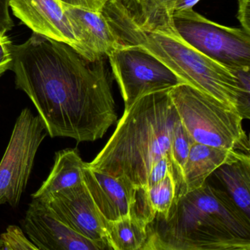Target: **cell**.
I'll return each mask as SVG.
<instances>
[{"mask_svg": "<svg viewBox=\"0 0 250 250\" xmlns=\"http://www.w3.org/2000/svg\"><path fill=\"white\" fill-rule=\"evenodd\" d=\"M17 87L26 93L50 137L102 138L118 120L103 59L89 62L65 43L33 33L12 44Z\"/></svg>", "mask_w": 250, "mask_h": 250, "instance_id": "1", "label": "cell"}, {"mask_svg": "<svg viewBox=\"0 0 250 250\" xmlns=\"http://www.w3.org/2000/svg\"><path fill=\"white\" fill-rule=\"evenodd\" d=\"M103 13L122 43L146 51L184 83L250 119V96L243 92L235 73L187 43L175 29L172 14L158 10L135 18L117 0H109Z\"/></svg>", "mask_w": 250, "mask_h": 250, "instance_id": "2", "label": "cell"}, {"mask_svg": "<svg viewBox=\"0 0 250 250\" xmlns=\"http://www.w3.org/2000/svg\"><path fill=\"white\" fill-rule=\"evenodd\" d=\"M250 250V219L207 180L175 197L167 216L156 213L142 250Z\"/></svg>", "mask_w": 250, "mask_h": 250, "instance_id": "3", "label": "cell"}, {"mask_svg": "<svg viewBox=\"0 0 250 250\" xmlns=\"http://www.w3.org/2000/svg\"><path fill=\"white\" fill-rule=\"evenodd\" d=\"M169 90L143 95L125 109L112 137L87 165L134 187H146L155 162L164 156L172 162L171 140L180 118Z\"/></svg>", "mask_w": 250, "mask_h": 250, "instance_id": "4", "label": "cell"}, {"mask_svg": "<svg viewBox=\"0 0 250 250\" xmlns=\"http://www.w3.org/2000/svg\"><path fill=\"white\" fill-rule=\"evenodd\" d=\"M180 121L194 143L250 154L241 115L220 101L187 84L169 90Z\"/></svg>", "mask_w": 250, "mask_h": 250, "instance_id": "5", "label": "cell"}, {"mask_svg": "<svg viewBox=\"0 0 250 250\" xmlns=\"http://www.w3.org/2000/svg\"><path fill=\"white\" fill-rule=\"evenodd\" d=\"M180 36L194 49L231 71L250 69V34L221 25L193 8L172 14Z\"/></svg>", "mask_w": 250, "mask_h": 250, "instance_id": "6", "label": "cell"}, {"mask_svg": "<svg viewBox=\"0 0 250 250\" xmlns=\"http://www.w3.org/2000/svg\"><path fill=\"white\" fill-rule=\"evenodd\" d=\"M39 115L21 110L0 162V205L17 207L28 184L38 150L47 136Z\"/></svg>", "mask_w": 250, "mask_h": 250, "instance_id": "7", "label": "cell"}, {"mask_svg": "<svg viewBox=\"0 0 250 250\" xmlns=\"http://www.w3.org/2000/svg\"><path fill=\"white\" fill-rule=\"evenodd\" d=\"M107 58L125 109L143 95L185 83L153 55L131 45L123 43Z\"/></svg>", "mask_w": 250, "mask_h": 250, "instance_id": "8", "label": "cell"}, {"mask_svg": "<svg viewBox=\"0 0 250 250\" xmlns=\"http://www.w3.org/2000/svg\"><path fill=\"white\" fill-rule=\"evenodd\" d=\"M83 181L106 221L117 220L132 213L148 224L156 215L145 187H134L122 178L92 169L87 162Z\"/></svg>", "mask_w": 250, "mask_h": 250, "instance_id": "9", "label": "cell"}, {"mask_svg": "<svg viewBox=\"0 0 250 250\" xmlns=\"http://www.w3.org/2000/svg\"><path fill=\"white\" fill-rule=\"evenodd\" d=\"M41 202L75 232L110 250L107 241V221L95 204L84 181Z\"/></svg>", "mask_w": 250, "mask_h": 250, "instance_id": "10", "label": "cell"}, {"mask_svg": "<svg viewBox=\"0 0 250 250\" xmlns=\"http://www.w3.org/2000/svg\"><path fill=\"white\" fill-rule=\"evenodd\" d=\"M22 226L39 250H107L103 244L75 232L39 200L29 205Z\"/></svg>", "mask_w": 250, "mask_h": 250, "instance_id": "11", "label": "cell"}, {"mask_svg": "<svg viewBox=\"0 0 250 250\" xmlns=\"http://www.w3.org/2000/svg\"><path fill=\"white\" fill-rule=\"evenodd\" d=\"M9 7L14 15L33 33L65 43L89 61L87 52L77 38L61 1L9 0Z\"/></svg>", "mask_w": 250, "mask_h": 250, "instance_id": "12", "label": "cell"}, {"mask_svg": "<svg viewBox=\"0 0 250 250\" xmlns=\"http://www.w3.org/2000/svg\"><path fill=\"white\" fill-rule=\"evenodd\" d=\"M63 8L90 62L103 59L123 44L103 11H90L65 3Z\"/></svg>", "mask_w": 250, "mask_h": 250, "instance_id": "13", "label": "cell"}, {"mask_svg": "<svg viewBox=\"0 0 250 250\" xmlns=\"http://www.w3.org/2000/svg\"><path fill=\"white\" fill-rule=\"evenodd\" d=\"M246 154L194 143L184 168L182 190L177 197L201 187L221 165L241 159Z\"/></svg>", "mask_w": 250, "mask_h": 250, "instance_id": "14", "label": "cell"}, {"mask_svg": "<svg viewBox=\"0 0 250 250\" xmlns=\"http://www.w3.org/2000/svg\"><path fill=\"white\" fill-rule=\"evenodd\" d=\"M85 163L77 149L67 148L57 152L52 170L32 195L33 200L44 201L55 193L82 184Z\"/></svg>", "mask_w": 250, "mask_h": 250, "instance_id": "15", "label": "cell"}, {"mask_svg": "<svg viewBox=\"0 0 250 250\" xmlns=\"http://www.w3.org/2000/svg\"><path fill=\"white\" fill-rule=\"evenodd\" d=\"M210 175L216 178L236 207L250 219V156L224 164Z\"/></svg>", "mask_w": 250, "mask_h": 250, "instance_id": "16", "label": "cell"}, {"mask_svg": "<svg viewBox=\"0 0 250 250\" xmlns=\"http://www.w3.org/2000/svg\"><path fill=\"white\" fill-rule=\"evenodd\" d=\"M147 222L130 213L115 221H107V241L113 250H142L147 240Z\"/></svg>", "mask_w": 250, "mask_h": 250, "instance_id": "17", "label": "cell"}, {"mask_svg": "<svg viewBox=\"0 0 250 250\" xmlns=\"http://www.w3.org/2000/svg\"><path fill=\"white\" fill-rule=\"evenodd\" d=\"M194 141L180 119L175 125L171 140L172 175L175 183V197L181 194L184 182V168Z\"/></svg>", "mask_w": 250, "mask_h": 250, "instance_id": "18", "label": "cell"}, {"mask_svg": "<svg viewBox=\"0 0 250 250\" xmlns=\"http://www.w3.org/2000/svg\"><path fill=\"white\" fill-rule=\"evenodd\" d=\"M146 189L153 211L164 217L167 216L175 197V183L172 174H168L162 181Z\"/></svg>", "mask_w": 250, "mask_h": 250, "instance_id": "19", "label": "cell"}, {"mask_svg": "<svg viewBox=\"0 0 250 250\" xmlns=\"http://www.w3.org/2000/svg\"><path fill=\"white\" fill-rule=\"evenodd\" d=\"M2 250H39L24 230L17 225H10L0 235Z\"/></svg>", "mask_w": 250, "mask_h": 250, "instance_id": "20", "label": "cell"}, {"mask_svg": "<svg viewBox=\"0 0 250 250\" xmlns=\"http://www.w3.org/2000/svg\"><path fill=\"white\" fill-rule=\"evenodd\" d=\"M169 173L172 174V162L168 156H164L152 165L145 188L153 187L162 181Z\"/></svg>", "mask_w": 250, "mask_h": 250, "instance_id": "21", "label": "cell"}, {"mask_svg": "<svg viewBox=\"0 0 250 250\" xmlns=\"http://www.w3.org/2000/svg\"><path fill=\"white\" fill-rule=\"evenodd\" d=\"M200 1V0H156L149 14L156 10H161L172 14L176 11L193 8Z\"/></svg>", "mask_w": 250, "mask_h": 250, "instance_id": "22", "label": "cell"}, {"mask_svg": "<svg viewBox=\"0 0 250 250\" xmlns=\"http://www.w3.org/2000/svg\"><path fill=\"white\" fill-rule=\"evenodd\" d=\"M12 42L7 36H4L0 40V77L12 68Z\"/></svg>", "mask_w": 250, "mask_h": 250, "instance_id": "23", "label": "cell"}, {"mask_svg": "<svg viewBox=\"0 0 250 250\" xmlns=\"http://www.w3.org/2000/svg\"><path fill=\"white\" fill-rule=\"evenodd\" d=\"M9 9V0H0V37L6 36L14 27Z\"/></svg>", "mask_w": 250, "mask_h": 250, "instance_id": "24", "label": "cell"}, {"mask_svg": "<svg viewBox=\"0 0 250 250\" xmlns=\"http://www.w3.org/2000/svg\"><path fill=\"white\" fill-rule=\"evenodd\" d=\"M65 5L102 12L109 0H60Z\"/></svg>", "mask_w": 250, "mask_h": 250, "instance_id": "25", "label": "cell"}, {"mask_svg": "<svg viewBox=\"0 0 250 250\" xmlns=\"http://www.w3.org/2000/svg\"><path fill=\"white\" fill-rule=\"evenodd\" d=\"M237 18L241 24V28L250 34V0H238Z\"/></svg>", "mask_w": 250, "mask_h": 250, "instance_id": "26", "label": "cell"}, {"mask_svg": "<svg viewBox=\"0 0 250 250\" xmlns=\"http://www.w3.org/2000/svg\"><path fill=\"white\" fill-rule=\"evenodd\" d=\"M0 250H2V243H1V241H0Z\"/></svg>", "mask_w": 250, "mask_h": 250, "instance_id": "27", "label": "cell"}, {"mask_svg": "<svg viewBox=\"0 0 250 250\" xmlns=\"http://www.w3.org/2000/svg\"><path fill=\"white\" fill-rule=\"evenodd\" d=\"M3 37V36H2ZM2 37H0V40H1V39H2Z\"/></svg>", "mask_w": 250, "mask_h": 250, "instance_id": "28", "label": "cell"}]
</instances>
